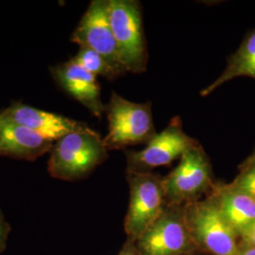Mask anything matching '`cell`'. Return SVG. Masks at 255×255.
I'll return each instance as SVG.
<instances>
[{"mask_svg": "<svg viewBox=\"0 0 255 255\" xmlns=\"http://www.w3.org/2000/svg\"><path fill=\"white\" fill-rule=\"evenodd\" d=\"M238 170L237 177L231 183L255 200V155H250L239 165Z\"/></svg>", "mask_w": 255, "mask_h": 255, "instance_id": "16", "label": "cell"}, {"mask_svg": "<svg viewBox=\"0 0 255 255\" xmlns=\"http://www.w3.org/2000/svg\"><path fill=\"white\" fill-rule=\"evenodd\" d=\"M239 77L255 80V28L247 33L239 47L229 56L226 67L219 78L201 90V97L209 96L224 83Z\"/></svg>", "mask_w": 255, "mask_h": 255, "instance_id": "14", "label": "cell"}, {"mask_svg": "<svg viewBox=\"0 0 255 255\" xmlns=\"http://www.w3.org/2000/svg\"><path fill=\"white\" fill-rule=\"evenodd\" d=\"M184 215L199 252L208 255H238L240 236L224 218L211 195L185 204Z\"/></svg>", "mask_w": 255, "mask_h": 255, "instance_id": "2", "label": "cell"}, {"mask_svg": "<svg viewBox=\"0 0 255 255\" xmlns=\"http://www.w3.org/2000/svg\"><path fill=\"white\" fill-rule=\"evenodd\" d=\"M217 181L210 158L200 143L182 154L173 170L163 177L166 204L185 205L214 191Z\"/></svg>", "mask_w": 255, "mask_h": 255, "instance_id": "3", "label": "cell"}, {"mask_svg": "<svg viewBox=\"0 0 255 255\" xmlns=\"http://www.w3.org/2000/svg\"><path fill=\"white\" fill-rule=\"evenodd\" d=\"M129 200L124 230L128 238L135 240L149 228L166 205L163 177L153 172L127 173Z\"/></svg>", "mask_w": 255, "mask_h": 255, "instance_id": "6", "label": "cell"}, {"mask_svg": "<svg viewBox=\"0 0 255 255\" xmlns=\"http://www.w3.org/2000/svg\"><path fill=\"white\" fill-rule=\"evenodd\" d=\"M151 107L150 101L136 103L113 92L106 105L109 128L103 143L107 150L146 145L158 133Z\"/></svg>", "mask_w": 255, "mask_h": 255, "instance_id": "4", "label": "cell"}, {"mask_svg": "<svg viewBox=\"0 0 255 255\" xmlns=\"http://www.w3.org/2000/svg\"><path fill=\"white\" fill-rule=\"evenodd\" d=\"M53 146L54 142L0 115V156L35 161Z\"/></svg>", "mask_w": 255, "mask_h": 255, "instance_id": "12", "label": "cell"}, {"mask_svg": "<svg viewBox=\"0 0 255 255\" xmlns=\"http://www.w3.org/2000/svg\"><path fill=\"white\" fill-rule=\"evenodd\" d=\"M0 115L54 143L85 125L74 119L37 109L20 102L12 103L7 109L0 112Z\"/></svg>", "mask_w": 255, "mask_h": 255, "instance_id": "11", "label": "cell"}, {"mask_svg": "<svg viewBox=\"0 0 255 255\" xmlns=\"http://www.w3.org/2000/svg\"><path fill=\"white\" fill-rule=\"evenodd\" d=\"M224 218L239 236L255 222V200L231 182H218L210 194Z\"/></svg>", "mask_w": 255, "mask_h": 255, "instance_id": "13", "label": "cell"}, {"mask_svg": "<svg viewBox=\"0 0 255 255\" xmlns=\"http://www.w3.org/2000/svg\"><path fill=\"white\" fill-rule=\"evenodd\" d=\"M240 243L243 245L255 248V222L241 234Z\"/></svg>", "mask_w": 255, "mask_h": 255, "instance_id": "18", "label": "cell"}, {"mask_svg": "<svg viewBox=\"0 0 255 255\" xmlns=\"http://www.w3.org/2000/svg\"><path fill=\"white\" fill-rule=\"evenodd\" d=\"M205 255V254H203V253H201V252H197V253H194V254H192V255Z\"/></svg>", "mask_w": 255, "mask_h": 255, "instance_id": "21", "label": "cell"}, {"mask_svg": "<svg viewBox=\"0 0 255 255\" xmlns=\"http://www.w3.org/2000/svg\"><path fill=\"white\" fill-rule=\"evenodd\" d=\"M110 22L127 72H146L147 47L142 7L137 0H108Z\"/></svg>", "mask_w": 255, "mask_h": 255, "instance_id": "5", "label": "cell"}, {"mask_svg": "<svg viewBox=\"0 0 255 255\" xmlns=\"http://www.w3.org/2000/svg\"><path fill=\"white\" fill-rule=\"evenodd\" d=\"M73 60L96 77L101 76L109 81H114L119 78L118 73L112 68L106 60L91 48L80 46V49L73 57Z\"/></svg>", "mask_w": 255, "mask_h": 255, "instance_id": "15", "label": "cell"}, {"mask_svg": "<svg viewBox=\"0 0 255 255\" xmlns=\"http://www.w3.org/2000/svg\"><path fill=\"white\" fill-rule=\"evenodd\" d=\"M55 82L66 94L101 119L106 105L101 100V85L95 75L88 72L72 59L50 68Z\"/></svg>", "mask_w": 255, "mask_h": 255, "instance_id": "10", "label": "cell"}, {"mask_svg": "<svg viewBox=\"0 0 255 255\" xmlns=\"http://www.w3.org/2000/svg\"><path fill=\"white\" fill-rule=\"evenodd\" d=\"M71 42L101 55L119 77L127 73L109 17L108 0H93L70 37Z\"/></svg>", "mask_w": 255, "mask_h": 255, "instance_id": "9", "label": "cell"}, {"mask_svg": "<svg viewBox=\"0 0 255 255\" xmlns=\"http://www.w3.org/2000/svg\"><path fill=\"white\" fill-rule=\"evenodd\" d=\"M119 255H143L138 249L136 241L130 238H127L126 242L122 247L121 251L119 252Z\"/></svg>", "mask_w": 255, "mask_h": 255, "instance_id": "19", "label": "cell"}, {"mask_svg": "<svg viewBox=\"0 0 255 255\" xmlns=\"http://www.w3.org/2000/svg\"><path fill=\"white\" fill-rule=\"evenodd\" d=\"M143 255H189L199 252L192 240L184 205L166 204L154 223L136 240Z\"/></svg>", "mask_w": 255, "mask_h": 255, "instance_id": "7", "label": "cell"}, {"mask_svg": "<svg viewBox=\"0 0 255 255\" xmlns=\"http://www.w3.org/2000/svg\"><path fill=\"white\" fill-rule=\"evenodd\" d=\"M107 159L103 138L85 124L55 142L47 169L55 179L74 182L90 175Z\"/></svg>", "mask_w": 255, "mask_h": 255, "instance_id": "1", "label": "cell"}, {"mask_svg": "<svg viewBox=\"0 0 255 255\" xmlns=\"http://www.w3.org/2000/svg\"><path fill=\"white\" fill-rule=\"evenodd\" d=\"M238 255H255V248L240 243V251Z\"/></svg>", "mask_w": 255, "mask_h": 255, "instance_id": "20", "label": "cell"}, {"mask_svg": "<svg viewBox=\"0 0 255 255\" xmlns=\"http://www.w3.org/2000/svg\"><path fill=\"white\" fill-rule=\"evenodd\" d=\"M10 226L0 209V255L5 252L8 245Z\"/></svg>", "mask_w": 255, "mask_h": 255, "instance_id": "17", "label": "cell"}, {"mask_svg": "<svg viewBox=\"0 0 255 255\" xmlns=\"http://www.w3.org/2000/svg\"><path fill=\"white\" fill-rule=\"evenodd\" d=\"M252 154L255 155V150H254V151H253V153H252Z\"/></svg>", "mask_w": 255, "mask_h": 255, "instance_id": "22", "label": "cell"}, {"mask_svg": "<svg viewBox=\"0 0 255 255\" xmlns=\"http://www.w3.org/2000/svg\"><path fill=\"white\" fill-rule=\"evenodd\" d=\"M200 143L187 135L179 117L171 119L167 127L157 133L142 150H127L126 173L152 172L158 167L170 164L192 146Z\"/></svg>", "mask_w": 255, "mask_h": 255, "instance_id": "8", "label": "cell"}]
</instances>
